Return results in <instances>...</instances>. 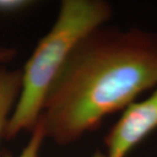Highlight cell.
Instances as JSON below:
<instances>
[{
  "instance_id": "obj_7",
  "label": "cell",
  "mask_w": 157,
  "mask_h": 157,
  "mask_svg": "<svg viewBox=\"0 0 157 157\" xmlns=\"http://www.w3.org/2000/svg\"><path fill=\"white\" fill-rule=\"evenodd\" d=\"M15 55H17V51L13 48L0 45V67L5 65L11 59H13Z\"/></svg>"
},
{
  "instance_id": "obj_2",
  "label": "cell",
  "mask_w": 157,
  "mask_h": 157,
  "mask_svg": "<svg viewBox=\"0 0 157 157\" xmlns=\"http://www.w3.org/2000/svg\"><path fill=\"white\" fill-rule=\"evenodd\" d=\"M112 17L102 0H63L57 17L37 44L21 70V91L5 131L13 139L32 132L42 114L47 96L76 47Z\"/></svg>"
},
{
  "instance_id": "obj_4",
  "label": "cell",
  "mask_w": 157,
  "mask_h": 157,
  "mask_svg": "<svg viewBox=\"0 0 157 157\" xmlns=\"http://www.w3.org/2000/svg\"><path fill=\"white\" fill-rule=\"evenodd\" d=\"M21 70L0 67V142L5 138V131L21 91Z\"/></svg>"
},
{
  "instance_id": "obj_5",
  "label": "cell",
  "mask_w": 157,
  "mask_h": 157,
  "mask_svg": "<svg viewBox=\"0 0 157 157\" xmlns=\"http://www.w3.org/2000/svg\"><path fill=\"white\" fill-rule=\"evenodd\" d=\"M46 139L45 131H44L43 124L40 121L35 125L33 131L31 132L30 139L24 147L21 153L15 157H40V152L44 141ZM2 157H14L9 153H4Z\"/></svg>"
},
{
  "instance_id": "obj_8",
  "label": "cell",
  "mask_w": 157,
  "mask_h": 157,
  "mask_svg": "<svg viewBox=\"0 0 157 157\" xmlns=\"http://www.w3.org/2000/svg\"><path fill=\"white\" fill-rule=\"evenodd\" d=\"M91 157H106V154H105V152L99 151L98 150V151H96Z\"/></svg>"
},
{
  "instance_id": "obj_6",
  "label": "cell",
  "mask_w": 157,
  "mask_h": 157,
  "mask_svg": "<svg viewBox=\"0 0 157 157\" xmlns=\"http://www.w3.org/2000/svg\"><path fill=\"white\" fill-rule=\"evenodd\" d=\"M32 3L29 0H0V14H15L30 7Z\"/></svg>"
},
{
  "instance_id": "obj_3",
  "label": "cell",
  "mask_w": 157,
  "mask_h": 157,
  "mask_svg": "<svg viewBox=\"0 0 157 157\" xmlns=\"http://www.w3.org/2000/svg\"><path fill=\"white\" fill-rule=\"evenodd\" d=\"M157 130V86L154 92L122 111L105 136L106 157H127L135 147Z\"/></svg>"
},
{
  "instance_id": "obj_1",
  "label": "cell",
  "mask_w": 157,
  "mask_h": 157,
  "mask_svg": "<svg viewBox=\"0 0 157 157\" xmlns=\"http://www.w3.org/2000/svg\"><path fill=\"white\" fill-rule=\"evenodd\" d=\"M156 86V34L99 28L76 47L47 96L39 119L46 139L76 142Z\"/></svg>"
}]
</instances>
